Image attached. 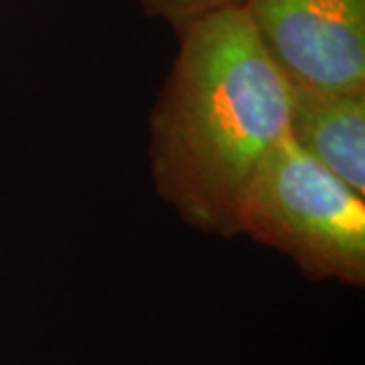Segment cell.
<instances>
[{
	"instance_id": "obj_1",
	"label": "cell",
	"mask_w": 365,
	"mask_h": 365,
	"mask_svg": "<svg viewBox=\"0 0 365 365\" xmlns=\"http://www.w3.org/2000/svg\"><path fill=\"white\" fill-rule=\"evenodd\" d=\"M177 35L148 120L153 181L187 225L232 237L250 182L288 138L290 86L242 6L205 14Z\"/></svg>"
},
{
	"instance_id": "obj_2",
	"label": "cell",
	"mask_w": 365,
	"mask_h": 365,
	"mask_svg": "<svg viewBox=\"0 0 365 365\" xmlns=\"http://www.w3.org/2000/svg\"><path fill=\"white\" fill-rule=\"evenodd\" d=\"M235 227L284 254L309 280L365 287V195L290 138L252 179Z\"/></svg>"
},
{
	"instance_id": "obj_3",
	"label": "cell",
	"mask_w": 365,
	"mask_h": 365,
	"mask_svg": "<svg viewBox=\"0 0 365 365\" xmlns=\"http://www.w3.org/2000/svg\"><path fill=\"white\" fill-rule=\"evenodd\" d=\"M242 11L290 86L365 91V0H244Z\"/></svg>"
},
{
	"instance_id": "obj_4",
	"label": "cell",
	"mask_w": 365,
	"mask_h": 365,
	"mask_svg": "<svg viewBox=\"0 0 365 365\" xmlns=\"http://www.w3.org/2000/svg\"><path fill=\"white\" fill-rule=\"evenodd\" d=\"M288 138L365 195V91L290 86Z\"/></svg>"
},
{
	"instance_id": "obj_5",
	"label": "cell",
	"mask_w": 365,
	"mask_h": 365,
	"mask_svg": "<svg viewBox=\"0 0 365 365\" xmlns=\"http://www.w3.org/2000/svg\"><path fill=\"white\" fill-rule=\"evenodd\" d=\"M148 16L169 23L175 33H181L187 25L215 11L230 6H242L244 0H136Z\"/></svg>"
}]
</instances>
